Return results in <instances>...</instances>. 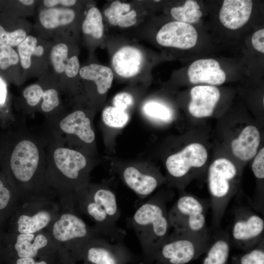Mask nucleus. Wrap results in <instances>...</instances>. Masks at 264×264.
Returning <instances> with one entry per match:
<instances>
[{
  "mask_svg": "<svg viewBox=\"0 0 264 264\" xmlns=\"http://www.w3.org/2000/svg\"><path fill=\"white\" fill-rule=\"evenodd\" d=\"M23 120L8 147L3 172L19 202L51 194L45 181L48 137L28 130Z\"/></svg>",
  "mask_w": 264,
  "mask_h": 264,
  "instance_id": "1",
  "label": "nucleus"
},
{
  "mask_svg": "<svg viewBox=\"0 0 264 264\" xmlns=\"http://www.w3.org/2000/svg\"><path fill=\"white\" fill-rule=\"evenodd\" d=\"M46 135V185L57 198L74 202L75 194L88 185V161L80 151L66 146L63 140Z\"/></svg>",
  "mask_w": 264,
  "mask_h": 264,
  "instance_id": "2",
  "label": "nucleus"
},
{
  "mask_svg": "<svg viewBox=\"0 0 264 264\" xmlns=\"http://www.w3.org/2000/svg\"><path fill=\"white\" fill-rule=\"evenodd\" d=\"M168 198H152L142 204L127 219L140 242L144 262L152 263L159 248L169 234L171 227L167 209Z\"/></svg>",
  "mask_w": 264,
  "mask_h": 264,
  "instance_id": "3",
  "label": "nucleus"
},
{
  "mask_svg": "<svg viewBox=\"0 0 264 264\" xmlns=\"http://www.w3.org/2000/svg\"><path fill=\"white\" fill-rule=\"evenodd\" d=\"M74 201L76 211L90 219L100 234L112 242L122 241L126 233L117 225L120 211L112 191L88 184L75 194Z\"/></svg>",
  "mask_w": 264,
  "mask_h": 264,
  "instance_id": "4",
  "label": "nucleus"
},
{
  "mask_svg": "<svg viewBox=\"0 0 264 264\" xmlns=\"http://www.w3.org/2000/svg\"><path fill=\"white\" fill-rule=\"evenodd\" d=\"M61 210L53 194L32 197L21 201L8 220V232L32 234L45 231Z\"/></svg>",
  "mask_w": 264,
  "mask_h": 264,
  "instance_id": "5",
  "label": "nucleus"
},
{
  "mask_svg": "<svg viewBox=\"0 0 264 264\" xmlns=\"http://www.w3.org/2000/svg\"><path fill=\"white\" fill-rule=\"evenodd\" d=\"M240 175L236 165L224 157L215 160L208 168L207 182L214 230L220 228L222 217L237 189Z\"/></svg>",
  "mask_w": 264,
  "mask_h": 264,
  "instance_id": "6",
  "label": "nucleus"
},
{
  "mask_svg": "<svg viewBox=\"0 0 264 264\" xmlns=\"http://www.w3.org/2000/svg\"><path fill=\"white\" fill-rule=\"evenodd\" d=\"M211 235L174 230L155 254V264H186L206 253Z\"/></svg>",
  "mask_w": 264,
  "mask_h": 264,
  "instance_id": "7",
  "label": "nucleus"
},
{
  "mask_svg": "<svg viewBox=\"0 0 264 264\" xmlns=\"http://www.w3.org/2000/svg\"><path fill=\"white\" fill-rule=\"evenodd\" d=\"M46 231L57 246L68 253L88 240L102 236L80 217L75 209L61 206L59 215Z\"/></svg>",
  "mask_w": 264,
  "mask_h": 264,
  "instance_id": "8",
  "label": "nucleus"
},
{
  "mask_svg": "<svg viewBox=\"0 0 264 264\" xmlns=\"http://www.w3.org/2000/svg\"><path fill=\"white\" fill-rule=\"evenodd\" d=\"M68 254L75 263L90 264H129L136 259L122 241L112 242L102 236L88 240Z\"/></svg>",
  "mask_w": 264,
  "mask_h": 264,
  "instance_id": "9",
  "label": "nucleus"
},
{
  "mask_svg": "<svg viewBox=\"0 0 264 264\" xmlns=\"http://www.w3.org/2000/svg\"><path fill=\"white\" fill-rule=\"evenodd\" d=\"M210 200L190 195L179 197L168 211V218L174 230L190 233L209 234L206 225V215Z\"/></svg>",
  "mask_w": 264,
  "mask_h": 264,
  "instance_id": "10",
  "label": "nucleus"
},
{
  "mask_svg": "<svg viewBox=\"0 0 264 264\" xmlns=\"http://www.w3.org/2000/svg\"><path fill=\"white\" fill-rule=\"evenodd\" d=\"M233 216L229 232L231 244L243 252L253 249L264 238V219L250 206H237Z\"/></svg>",
  "mask_w": 264,
  "mask_h": 264,
  "instance_id": "11",
  "label": "nucleus"
},
{
  "mask_svg": "<svg viewBox=\"0 0 264 264\" xmlns=\"http://www.w3.org/2000/svg\"><path fill=\"white\" fill-rule=\"evenodd\" d=\"M4 236L7 263L15 258H34L54 254L60 250L46 230L32 234L7 231Z\"/></svg>",
  "mask_w": 264,
  "mask_h": 264,
  "instance_id": "12",
  "label": "nucleus"
},
{
  "mask_svg": "<svg viewBox=\"0 0 264 264\" xmlns=\"http://www.w3.org/2000/svg\"><path fill=\"white\" fill-rule=\"evenodd\" d=\"M45 121V133L52 137L60 138L63 135H74L86 144L92 143L95 139L90 119L82 110L67 112L64 108Z\"/></svg>",
  "mask_w": 264,
  "mask_h": 264,
  "instance_id": "13",
  "label": "nucleus"
},
{
  "mask_svg": "<svg viewBox=\"0 0 264 264\" xmlns=\"http://www.w3.org/2000/svg\"><path fill=\"white\" fill-rule=\"evenodd\" d=\"M53 40L29 34L17 47L24 80L31 77L39 78L48 69V57Z\"/></svg>",
  "mask_w": 264,
  "mask_h": 264,
  "instance_id": "14",
  "label": "nucleus"
},
{
  "mask_svg": "<svg viewBox=\"0 0 264 264\" xmlns=\"http://www.w3.org/2000/svg\"><path fill=\"white\" fill-rule=\"evenodd\" d=\"M80 65L76 55H70V48L65 38L53 40L48 57L50 74L58 83L62 92H67V81L76 77Z\"/></svg>",
  "mask_w": 264,
  "mask_h": 264,
  "instance_id": "15",
  "label": "nucleus"
},
{
  "mask_svg": "<svg viewBox=\"0 0 264 264\" xmlns=\"http://www.w3.org/2000/svg\"><path fill=\"white\" fill-rule=\"evenodd\" d=\"M207 157V150L203 145L192 143L169 156L166 161V167L173 179L184 181L188 180L193 170L204 166Z\"/></svg>",
  "mask_w": 264,
  "mask_h": 264,
  "instance_id": "16",
  "label": "nucleus"
},
{
  "mask_svg": "<svg viewBox=\"0 0 264 264\" xmlns=\"http://www.w3.org/2000/svg\"><path fill=\"white\" fill-rule=\"evenodd\" d=\"M76 13L68 7H39L36 28L38 35L52 40L65 38L66 28L75 21Z\"/></svg>",
  "mask_w": 264,
  "mask_h": 264,
  "instance_id": "17",
  "label": "nucleus"
},
{
  "mask_svg": "<svg viewBox=\"0 0 264 264\" xmlns=\"http://www.w3.org/2000/svg\"><path fill=\"white\" fill-rule=\"evenodd\" d=\"M198 32L191 24L175 21L164 25L156 36L161 45L182 49L193 48L197 43Z\"/></svg>",
  "mask_w": 264,
  "mask_h": 264,
  "instance_id": "18",
  "label": "nucleus"
},
{
  "mask_svg": "<svg viewBox=\"0 0 264 264\" xmlns=\"http://www.w3.org/2000/svg\"><path fill=\"white\" fill-rule=\"evenodd\" d=\"M188 110L194 117L201 118L210 116L220 98V91L216 87L198 85L190 91Z\"/></svg>",
  "mask_w": 264,
  "mask_h": 264,
  "instance_id": "19",
  "label": "nucleus"
},
{
  "mask_svg": "<svg viewBox=\"0 0 264 264\" xmlns=\"http://www.w3.org/2000/svg\"><path fill=\"white\" fill-rule=\"evenodd\" d=\"M188 75L192 84L205 83L210 86L222 84L226 77L219 63L213 59L194 61L188 68Z\"/></svg>",
  "mask_w": 264,
  "mask_h": 264,
  "instance_id": "20",
  "label": "nucleus"
},
{
  "mask_svg": "<svg viewBox=\"0 0 264 264\" xmlns=\"http://www.w3.org/2000/svg\"><path fill=\"white\" fill-rule=\"evenodd\" d=\"M253 7L250 0H224L219 13V19L226 28L236 30L249 20Z\"/></svg>",
  "mask_w": 264,
  "mask_h": 264,
  "instance_id": "21",
  "label": "nucleus"
},
{
  "mask_svg": "<svg viewBox=\"0 0 264 264\" xmlns=\"http://www.w3.org/2000/svg\"><path fill=\"white\" fill-rule=\"evenodd\" d=\"M143 63L142 52L137 48L125 46L118 50L112 58V65L120 76L129 78L139 73Z\"/></svg>",
  "mask_w": 264,
  "mask_h": 264,
  "instance_id": "22",
  "label": "nucleus"
},
{
  "mask_svg": "<svg viewBox=\"0 0 264 264\" xmlns=\"http://www.w3.org/2000/svg\"><path fill=\"white\" fill-rule=\"evenodd\" d=\"M260 143V134L258 129L253 125L247 126L232 141V153L241 161H248L257 154Z\"/></svg>",
  "mask_w": 264,
  "mask_h": 264,
  "instance_id": "23",
  "label": "nucleus"
},
{
  "mask_svg": "<svg viewBox=\"0 0 264 264\" xmlns=\"http://www.w3.org/2000/svg\"><path fill=\"white\" fill-rule=\"evenodd\" d=\"M41 78L44 90L38 112L42 113L47 119L57 114L65 108L62 100V92L56 80L48 73Z\"/></svg>",
  "mask_w": 264,
  "mask_h": 264,
  "instance_id": "24",
  "label": "nucleus"
},
{
  "mask_svg": "<svg viewBox=\"0 0 264 264\" xmlns=\"http://www.w3.org/2000/svg\"><path fill=\"white\" fill-rule=\"evenodd\" d=\"M122 176L127 185L141 198L151 194L160 182L156 176L144 173L133 166L126 168Z\"/></svg>",
  "mask_w": 264,
  "mask_h": 264,
  "instance_id": "25",
  "label": "nucleus"
},
{
  "mask_svg": "<svg viewBox=\"0 0 264 264\" xmlns=\"http://www.w3.org/2000/svg\"><path fill=\"white\" fill-rule=\"evenodd\" d=\"M202 264H228L231 248L229 231L214 230Z\"/></svg>",
  "mask_w": 264,
  "mask_h": 264,
  "instance_id": "26",
  "label": "nucleus"
},
{
  "mask_svg": "<svg viewBox=\"0 0 264 264\" xmlns=\"http://www.w3.org/2000/svg\"><path fill=\"white\" fill-rule=\"evenodd\" d=\"M79 75L84 80L93 82L100 94L108 91L113 79L112 71L110 67L97 64L83 66L80 69Z\"/></svg>",
  "mask_w": 264,
  "mask_h": 264,
  "instance_id": "27",
  "label": "nucleus"
},
{
  "mask_svg": "<svg viewBox=\"0 0 264 264\" xmlns=\"http://www.w3.org/2000/svg\"><path fill=\"white\" fill-rule=\"evenodd\" d=\"M129 3H122L119 0L112 2L110 7L104 11V14L111 25L121 27H128L136 22V12L130 10Z\"/></svg>",
  "mask_w": 264,
  "mask_h": 264,
  "instance_id": "28",
  "label": "nucleus"
},
{
  "mask_svg": "<svg viewBox=\"0 0 264 264\" xmlns=\"http://www.w3.org/2000/svg\"><path fill=\"white\" fill-rule=\"evenodd\" d=\"M44 87L42 78L25 87L21 92L20 107L23 115L32 116L38 112L42 102Z\"/></svg>",
  "mask_w": 264,
  "mask_h": 264,
  "instance_id": "29",
  "label": "nucleus"
},
{
  "mask_svg": "<svg viewBox=\"0 0 264 264\" xmlns=\"http://www.w3.org/2000/svg\"><path fill=\"white\" fill-rule=\"evenodd\" d=\"M18 203L15 193L2 172L0 174V226L9 220Z\"/></svg>",
  "mask_w": 264,
  "mask_h": 264,
  "instance_id": "30",
  "label": "nucleus"
},
{
  "mask_svg": "<svg viewBox=\"0 0 264 264\" xmlns=\"http://www.w3.org/2000/svg\"><path fill=\"white\" fill-rule=\"evenodd\" d=\"M83 33L98 40L103 36L104 24L101 13L96 7H90L87 11L82 23Z\"/></svg>",
  "mask_w": 264,
  "mask_h": 264,
  "instance_id": "31",
  "label": "nucleus"
},
{
  "mask_svg": "<svg viewBox=\"0 0 264 264\" xmlns=\"http://www.w3.org/2000/svg\"><path fill=\"white\" fill-rule=\"evenodd\" d=\"M171 15L177 21L191 24L198 22L202 16L197 1L187 0L182 6L171 8Z\"/></svg>",
  "mask_w": 264,
  "mask_h": 264,
  "instance_id": "32",
  "label": "nucleus"
},
{
  "mask_svg": "<svg viewBox=\"0 0 264 264\" xmlns=\"http://www.w3.org/2000/svg\"><path fill=\"white\" fill-rule=\"evenodd\" d=\"M228 264H264V238L253 249L233 256Z\"/></svg>",
  "mask_w": 264,
  "mask_h": 264,
  "instance_id": "33",
  "label": "nucleus"
},
{
  "mask_svg": "<svg viewBox=\"0 0 264 264\" xmlns=\"http://www.w3.org/2000/svg\"><path fill=\"white\" fill-rule=\"evenodd\" d=\"M102 117L106 125L117 128L124 127L129 120V115L126 111L111 106L103 110Z\"/></svg>",
  "mask_w": 264,
  "mask_h": 264,
  "instance_id": "34",
  "label": "nucleus"
},
{
  "mask_svg": "<svg viewBox=\"0 0 264 264\" xmlns=\"http://www.w3.org/2000/svg\"><path fill=\"white\" fill-rule=\"evenodd\" d=\"M32 28H24L10 32L0 25V45L17 47L30 34Z\"/></svg>",
  "mask_w": 264,
  "mask_h": 264,
  "instance_id": "35",
  "label": "nucleus"
},
{
  "mask_svg": "<svg viewBox=\"0 0 264 264\" xmlns=\"http://www.w3.org/2000/svg\"><path fill=\"white\" fill-rule=\"evenodd\" d=\"M6 264H64L63 252L60 249L56 254L37 258H15L9 260Z\"/></svg>",
  "mask_w": 264,
  "mask_h": 264,
  "instance_id": "36",
  "label": "nucleus"
},
{
  "mask_svg": "<svg viewBox=\"0 0 264 264\" xmlns=\"http://www.w3.org/2000/svg\"><path fill=\"white\" fill-rule=\"evenodd\" d=\"M14 67L22 70L16 49L9 46L0 45V69L5 70Z\"/></svg>",
  "mask_w": 264,
  "mask_h": 264,
  "instance_id": "37",
  "label": "nucleus"
},
{
  "mask_svg": "<svg viewBox=\"0 0 264 264\" xmlns=\"http://www.w3.org/2000/svg\"><path fill=\"white\" fill-rule=\"evenodd\" d=\"M145 113L149 116L163 121H168L171 117L170 110L164 105L151 102L146 103L143 107Z\"/></svg>",
  "mask_w": 264,
  "mask_h": 264,
  "instance_id": "38",
  "label": "nucleus"
},
{
  "mask_svg": "<svg viewBox=\"0 0 264 264\" xmlns=\"http://www.w3.org/2000/svg\"><path fill=\"white\" fill-rule=\"evenodd\" d=\"M252 170L255 177L259 180L264 178V148H262L254 156Z\"/></svg>",
  "mask_w": 264,
  "mask_h": 264,
  "instance_id": "39",
  "label": "nucleus"
},
{
  "mask_svg": "<svg viewBox=\"0 0 264 264\" xmlns=\"http://www.w3.org/2000/svg\"><path fill=\"white\" fill-rule=\"evenodd\" d=\"M133 103L132 96L127 92L118 93L113 99L114 107L124 111H126Z\"/></svg>",
  "mask_w": 264,
  "mask_h": 264,
  "instance_id": "40",
  "label": "nucleus"
},
{
  "mask_svg": "<svg viewBox=\"0 0 264 264\" xmlns=\"http://www.w3.org/2000/svg\"><path fill=\"white\" fill-rule=\"evenodd\" d=\"M77 1L76 0H44L40 2V7L44 8L68 7L75 5Z\"/></svg>",
  "mask_w": 264,
  "mask_h": 264,
  "instance_id": "41",
  "label": "nucleus"
},
{
  "mask_svg": "<svg viewBox=\"0 0 264 264\" xmlns=\"http://www.w3.org/2000/svg\"><path fill=\"white\" fill-rule=\"evenodd\" d=\"M251 43L254 48L258 51L264 53V29L256 31L251 38Z\"/></svg>",
  "mask_w": 264,
  "mask_h": 264,
  "instance_id": "42",
  "label": "nucleus"
},
{
  "mask_svg": "<svg viewBox=\"0 0 264 264\" xmlns=\"http://www.w3.org/2000/svg\"><path fill=\"white\" fill-rule=\"evenodd\" d=\"M7 85L5 80L0 75V110L6 108L8 99Z\"/></svg>",
  "mask_w": 264,
  "mask_h": 264,
  "instance_id": "43",
  "label": "nucleus"
},
{
  "mask_svg": "<svg viewBox=\"0 0 264 264\" xmlns=\"http://www.w3.org/2000/svg\"><path fill=\"white\" fill-rule=\"evenodd\" d=\"M5 232L0 226V264L7 263V253L6 244L5 242Z\"/></svg>",
  "mask_w": 264,
  "mask_h": 264,
  "instance_id": "44",
  "label": "nucleus"
},
{
  "mask_svg": "<svg viewBox=\"0 0 264 264\" xmlns=\"http://www.w3.org/2000/svg\"><path fill=\"white\" fill-rule=\"evenodd\" d=\"M75 262L71 258V257L68 255L66 257L64 261V264H75ZM85 264H90L88 263H86Z\"/></svg>",
  "mask_w": 264,
  "mask_h": 264,
  "instance_id": "45",
  "label": "nucleus"
},
{
  "mask_svg": "<svg viewBox=\"0 0 264 264\" xmlns=\"http://www.w3.org/2000/svg\"><path fill=\"white\" fill-rule=\"evenodd\" d=\"M155 1H159L160 0H154Z\"/></svg>",
  "mask_w": 264,
  "mask_h": 264,
  "instance_id": "46",
  "label": "nucleus"
}]
</instances>
